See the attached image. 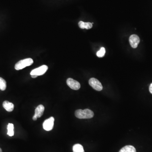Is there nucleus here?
<instances>
[{"label":"nucleus","mask_w":152,"mask_h":152,"mask_svg":"<svg viewBox=\"0 0 152 152\" xmlns=\"http://www.w3.org/2000/svg\"><path fill=\"white\" fill-rule=\"evenodd\" d=\"M75 115L79 119H90L93 118L94 113L89 109L78 110L75 112Z\"/></svg>","instance_id":"1"},{"label":"nucleus","mask_w":152,"mask_h":152,"mask_svg":"<svg viewBox=\"0 0 152 152\" xmlns=\"http://www.w3.org/2000/svg\"><path fill=\"white\" fill-rule=\"evenodd\" d=\"M34 63V60L31 58H27L20 60L15 64V69L16 70H21L26 67L31 65Z\"/></svg>","instance_id":"2"},{"label":"nucleus","mask_w":152,"mask_h":152,"mask_svg":"<svg viewBox=\"0 0 152 152\" xmlns=\"http://www.w3.org/2000/svg\"><path fill=\"white\" fill-rule=\"evenodd\" d=\"M89 84L90 86L97 91H101L103 89L102 84L97 79L91 78L89 80Z\"/></svg>","instance_id":"3"},{"label":"nucleus","mask_w":152,"mask_h":152,"mask_svg":"<svg viewBox=\"0 0 152 152\" xmlns=\"http://www.w3.org/2000/svg\"><path fill=\"white\" fill-rule=\"evenodd\" d=\"M55 119L53 117H50L44 121L43 124V129L45 131H50L53 129L54 123Z\"/></svg>","instance_id":"4"},{"label":"nucleus","mask_w":152,"mask_h":152,"mask_svg":"<svg viewBox=\"0 0 152 152\" xmlns=\"http://www.w3.org/2000/svg\"><path fill=\"white\" fill-rule=\"evenodd\" d=\"M48 67L47 66L43 65L39 67L38 68H35L31 71L30 75H36L41 76L42 75L46 73L47 70H48Z\"/></svg>","instance_id":"5"},{"label":"nucleus","mask_w":152,"mask_h":152,"mask_svg":"<svg viewBox=\"0 0 152 152\" xmlns=\"http://www.w3.org/2000/svg\"><path fill=\"white\" fill-rule=\"evenodd\" d=\"M67 84L71 89L74 90H78L80 88V84L78 81L69 78L67 79Z\"/></svg>","instance_id":"6"},{"label":"nucleus","mask_w":152,"mask_h":152,"mask_svg":"<svg viewBox=\"0 0 152 152\" xmlns=\"http://www.w3.org/2000/svg\"><path fill=\"white\" fill-rule=\"evenodd\" d=\"M131 47L133 48H136L140 42V38L136 35H131L129 39Z\"/></svg>","instance_id":"7"},{"label":"nucleus","mask_w":152,"mask_h":152,"mask_svg":"<svg viewBox=\"0 0 152 152\" xmlns=\"http://www.w3.org/2000/svg\"><path fill=\"white\" fill-rule=\"evenodd\" d=\"M44 111H45V107L42 104L38 105L35 111V116H36L37 118H40L42 116Z\"/></svg>","instance_id":"8"},{"label":"nucleus","mask_w":152,"mask_h":152,"mask_svg":"<svg viewBox=\"0 0 152 152\" xmlns=\"http://www.w3.org/2000/svg\"><path fill=\"white\" fill-rule=\"evenodd\" d=\"M3 108L8 112H11L14 109V105L13 103L7 101H5L3 102Z\"/></svg>","instance_id":"9"},{"label":"nucleus","mask_w":152,"mask_h":152,"mask_svg":"<svg viewBox=\"0 0 152 152\" xmlns=\"http://www.w3.org/2000/svg\"><path fill=\"white\" fill-rule=\"evenodd\" d=\"M78 25L81 29H90L92 27V24L90 23H86L80 21L79 22Z\"/></svg>","instance_id":"10"},{"label":"nucleus","mask_w":152,"mask_h":152,"mask_svg":"<svg viewBox=\"0 0 152 152\" xmlns=\"http://www.w3.org/2000/svg\"><path fill=\"white\" fill-rule=\"evenodd\" d=\"M119 152H136L135 147L132 145H126L123 147Z\"/></svg>","instance_id":"11"},{"label":"nucleus","mask_w":152,"mask_h":152,"mask_svg":"<svg viewBox=\"0 0 152 152\" xmlns=\"http://www.w3.org/2000/svg\"><path fill=\"white\" fill-rule=\"evenodd\" d=\"M73 152H85L83 146L79 144H75L73 147Z\"/></svg>","instance_id":"12"},{"label":"nucleus","mask_w":152,"mask_h":152,"mask_svg":"<svg viewBox=\"0 0 152 152\" xmlns=\"http://www.w3.org/2000/svg\"><path fill=\"white\" fill-rule=\"evenodd\" d=\"M7 134L9 136H12L14 135V125L12 123H9L7 126Z\"/></svg>","instance_id":"13"},{"label":"nucleus","mask_w":152,"mask_h":152,"mask_svg":"<svg viewBox=\"0 0 152 152\" xmlns=\"http://www.w3.org/2000/svg\"><path fill=\"white\" fill-rule=\"evenodd\" d=\"M6 88V81L2 78L0 77V90L4 91Z\"/></svg>","instance_id":"14"},{"label":"nucleus","mask_w":152,"mask_h":152,"mask_svg":"<svg viewBox=\"0 0 152 152\" xmlns=\"http://www.w3.org/2000/svg\"><path fill=\"white\" fill-rule=\"evenodd\" d=\"M105 53H106V50H105V48L103 47H101L100 50L97 52V56L99 58L103 57L105 55Z\"/></svg>","instance_id":"15"},{"label":"nucleus","mask_w":152,"mask_h":152,"mask_svg":"<svg viewBox=\"0 0 152 152\" xmlns=\"http://www.w3.org/2000/svg\"><path fill=\"white\" fill-rule=\"evenodd\" d=\"M149 91L152 94V83L150 85V87H149Z\"/></svg>","instance_id":"16"},{"label":"nucleus","mask_w":152,"mask_h":152,"mask_svg":"<svg viewBox=\"0 0 152 152\" xmlns=\"http://www.w3.org/2000/svg\"><path fill=\"white\" fill-rule=\"evenodd\" d=\"M37 118H37L36 116H35L34 115V116H33V120H34V121H36V120H37Z\"/></svg>","instance_id":"17"},{"label":"nucleus","mask_w":152,"mask_h":152,"mask_svg":"<svg viewBox=\"0 0 152 152\" xmlns=\"http://www.w3.org/2000/svg\"><path fill=\"white\" fill-rule=\"evenodd\" d=\"M31 77L33 78H36L38 76L36 75H31Z\"/></svg>","instance_id":"18"},{"label":"nucleus","mask_w":152,"mask_h":152,"mask_svg":"<svg viewBox=\"0 0 152 152\" xmlns=\"http://www.w3.org/2000/svg\"><path fill=\"white\" fill-rule=\"evenodd\" d=\"M0 152H2V151L1 149L0 148Z\"/></svg>","instance_id":"19"}]
</instances>
